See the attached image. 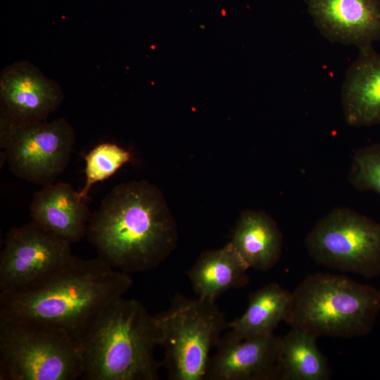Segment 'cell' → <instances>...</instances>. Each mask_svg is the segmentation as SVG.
I'll list each match as a JSON object with an SVG mask.
<instances>
[{
  "mask_svg": "<svg viewBox=\"0 0 380 380\" xmlns=\"http://www.w3.org/2000/svg\"><path fill=\"white\" fill-rule=\"evenodd\" d=\"M86 235L99 257L128 274L156 268L178 241L161 191L146 180L119 184L107 194L90 217Z\"/></svg>",
  "mask_w": 380,
  "mask_h": 380,
  "instance_id": "1",
  "label": "cell"
},
{
  "mask_svg": "<svg viewBox=\"0 0 380 380\" xmlns=\"http://www.w3.org/2000/svg\"><path fill=\"white\" fill-rule=\"evenodd\" d=\"M128 273L100 257L73 255L44 279L27 288L0 292V318L59 328L77 343L105 309L132 288Z\"/></svg>",
  "mask_w": 380,
  "mask_h": 380,
  "instance_id": "2",
  "label": "cell"
},
{
  "mask_svg": "<svg viewBox=\"0 0 380 380\" xmlns=\"http://www.w3.org/2000/svg\"><path fill=\"white\" fill-rule=\"evenodd\" d=\"M84 380H158L163 362L155 315L139 301L119 298L78 343Z\"/></svg>",
  "mask_w": 380,
  "mask_h": 380,
  "instance_id": "3",
  "label": "cell"
},
{
  "mask_svg": "<svg viewBox=\"0 0 380 380\" xmlns=\"http://www.w3.org/2000/svg\"><path fill=\"white\" fill-rule=\"evenodd\" d=\"M291 293L284 322L317 338L367 336L380 312L379 289L342 274H310Z\"/></svg>",
  "mask_w": 380,
  "mask_h": 380,
  "instance_id": "4",
  "label": "cell"
},
{
  "mask_svg": "<svg viewBox=\"0 0 380 380\" xmlns=\"http://www.w3.org/2000/svg\"><path fill=\"white\" fill-rule=\"evenodd\" d=\"M82 375L78 343L65 331L0 318V380H75Z\"/></svg>",
  "mask_w": 380,
  "mask_h": 380,
  "instance_id": "5",
  "label": "cell"
},
{
  "mask_svg": "<svg viewBox=\"0 0 380 380\" xmlns=\"http://www.w3.org/2000/svg\"><path fill=\"white\" fill-rule=\"evenodd\" d=\"M155 317L168 378L205 379L210 351L228 327L224 313L215 303L177 293Z\"/></svg>",
  "mask_w": 380,
  "mask_h": 380,
  "instance_id": "6",
  "label": "cell"
},
{
  "mask_svg": "<svg viewBox=\"0 0 380 380\" xmlns=\"http://www.w3.org/2000/svg\"><path fill=\"white\" fill-rule=\"evenodd\" d=\"M305 243L317 264L367 279L380 274V222L346 207L322 217Z\"/></svg>",
  "mask_w": 380,
  "mask_h": 380,
  "instance_id": "7",
  "label": "cell"
},
{
  "mask_svg": "<svg viewBox=\"0 0 380 380\" xmlns=\"http://www.w3.org/2000/svg\"><path fill=\"white\" fill-rule=\"evenodd\" d=\"M75 139L65 118L20 125L0 122L4 160L17 177L42 186L65 170Z\"/></svg>",
  "mask_w": 380,
  "mask_h": 380,
  "instance_id": "8",
  "label": "cell"
},
{
  "mask_svg": "<svg viewBox=\"0 0 380 380\" xmlns=\"http://www.w3.org/2000/svg\"><path fill=\"white\" fill-rule=\"evenodd\" d=\"M71 243L30 222L11 229L0 255V292L44 279L72 256Z\"/></svg>",
  "mask_w": 380,
  "mask_h": 380,
  "instance_id": "9",
  "label": "cell"
},
{
  "mask_svg": "<svg viewBox=\"0 0 380 380\" xmlns=\"http://www.w3.org/2000/svg\"><path fill=\"white\" fill-rule=\"evenodd\" d=\"M63 99L59 85L30 62H15L1 71L0 122L20 125L45 121Z\"/></svg>",
  "mask_w": 380,
  "mask_h": 380,
  "instance_id": "10",
  "label": "cell"
},
{
  "mask_svg": "<svg viewBox=\"0 0 380 380\" xmlns=\"http://www.w3.org/2000/svg\"><path fill=\"white\" fill-rule=\"evenodd\" d=\"M281 336L244 338L222 334L210 355L205 380H279Z\"/></svg>",
  "mask_w": 380,
  "mask_h": 380,
  "instance_id": "11",
  "label": "cell"
},
{
  "mask_svg": "<svg viewBox=\"0 0 380 380\" xmlns=\"http://www.w3.org/2000/svg\"><path fill=\"white\" fill-rule=\"evenodd\" d=\"M308 13L331 42L359 49L380 41V0H307Z\"/></svg>",
  "mask_w": 380,
  "mask_h": 380,
  "instance_id": "12",
  "label": "cell"
},
{
  "mask_svg": "<svg viewBox=\"0 0 380 380\" xmlns=\"http://www.w3.org/2000/svg\"><path fill=\"white\" fill-rule=\"evenodd\" d=\"M30 211L33 222L71 244L86 235L91 217L86 200L65 182L43 186L34 194Z\"/></svg>",
  "mask_w": 380,
  "mask_h": 380,
  "instance_id": "13",
  "label": "cell"
},
{
  "mask_svg": "<svg viewBox=\"0 0 380 380\" xmlns=\"http://www.w3.org/2000/svg\"><path fill=\"white\" fill-rule=\"evenodd\" d=\"M348 69L341 90V106L352 127L380 125V53L372 45L359 49Z\"/></svg>",
  "mask_w": 380,
  "mask_h": 380,
  "instance_id": "14",
  "label": "cell"
},
{
  "mask_svg": "<svg viewBox=\"0 0 380 380\" xmlns=\"http://www.w3.org/2000/svg\"><path fill=\"white\" fill-rule=\"evenodd\" d=\"M248 269L229 241L220 248L202 252L186 275L198 297L215 303L227 291L248 284Z\"/></svg>",
  "mask_w": 380,
  "mask_h": 380,
  "instance_id": "15",
  "label": "cell"
},
{
  "mask_svg": "<svg viewBox=\"0 0 380 380\" xmlns=\"http://www.w3.org/2000/svg\"><path fill=\"white\" fill-rule=\"evenodd\" d=\"M230 242L249 268L265 272L279 261L283 237L276 222L265 212L245 210Z\"/></svg>",
  "mask_w": 380,
  "mask_h": 380,
  "instance_id": "16",
  "label": "cell"
},
{
  "mask_svg": "<svg viewBox=\"0 0 380 380\" xmlns=\"http://www.w3.org/2000/svg\"><path fill=\"white\" fill-rule=\"evenodd\" d=\"M292 293L272 282L248 296L245 312L228 322V327L239 336L253 338L274 334L288 313Z\"/></svg>",
  "mask_w": 380,
  "mask_h": 380,
  "instance_id": "17",
  "label": "cell"
},
{
  "mask_svg": "<svg viewBox=\"0 0 380 380\" xmlns=\"http://www.w3.org/2000/svg\"><path fill=\"white\" fill-rule=\"evenodd\" d=\"M317 338L296 328L281 336L279 380H327L329 363L317 346Z\"/></svg>",
  "mask_w": 380,
  "mask_h": 380,
  "instance_id": "18",
  "label": "cell"
},
{
  "mask_svg": "<svg viewBox=\"0 0 380 380\" xmlns=\"http://www.w3.org/2000/svg\"><path fill=\"white\" fill-rule=\"evenodd\" d=\"M131 153L116 144L102 143L91 149L85 158V183L78 191L79 197L86 200L91 186L115 174L132 160Z\"/></svg>",
  "mask_w": 380,
  "mask_h": 380,
  "instance_id": "19",
  "label": "cell"
},
{
  "mask_svg": "<svg viewBox=\"0 0 380 380\" xmlns=\"http://www.w3.org/2000/svg\"><path fill=\"white\" fill-rule=\"evenodd\" d=\"M350 184L360 191L380 196V142L357 149L348 176Z\"/></svg>",
  "mask_w": 380,
  "mask_h": 380,
  "instance_id": "20",
  "label": "cell"
}]
</instances>
